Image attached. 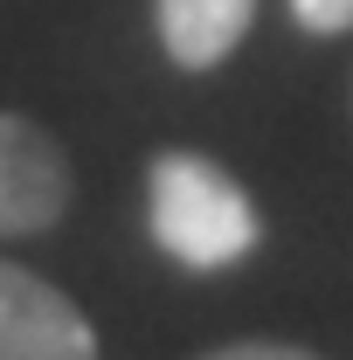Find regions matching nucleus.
<instances>
[{"label":"nucleus","mask_w":353,"mask_h":360,"mask_svg":"<svg viewBox=\"0 0 353 360\" xmlns=\"http://www.w3.org/2000/svg\"><path fill=\"white\" fill-rule=\"evenodd\" d=\"M70 201H77V174L63 139L21 111H0V243L49 236L70 215Z\"/></svg>","instance_id":"f03ea898"},{"label":"nucleus","mask_w":353,"mask_h":360,"mask_svg":"<svg viewBox=\"0 0 353 360\" xmlns=\"http://www.w3.org/2000/svg\"><path fill=\"white\" fill-rule=\"evenodd\" d=\"M0 360H97V326L42 270L0 257Z\"/></svg>","instance_id":"7ed1b4c3"},{"label":"nucleus","mask_w":353,"mask_h":360,"mask_svg":"<svg viewBox=\"0 0 353 360\" xmlns=\"http://www.w3.org/2000/svg\"><path fill=\"white\" fill-rule=\"evenodd\" d=\"M201 360H319V354L291 347V340H229V347H208Z\"/></svg>","instance_id":"423d86ee"},{"label":"nucleus","mask_w":353,"mask_h":360,"mask_svg":"<svg viewBox=\"0 0 353 360\" xmlns=\"http://www.w3.org/2000/svg\"><path fill=\"white\" fill-rule=\"evenodd\" d=\"M257 21V0H153L160 49L180 70H222Z\"/></svg>","instance_id":"20e7f679"},{"label":"nucleus","mask_w":353,"mask_h":360,"mask_svg":"<svg viewBox=\"0 0 353 360\" xmlns=\"http://www.w3.org/2000/svg\"><path fill=\"white\" fill-rule=\"evenodd\" d=\"M291 21L305 35H347L353 28V0H291Z\"/></svg>","instance_id":"39448f33"},{"label":"nucleus","mask_w":353,"mask_h":360,"mask_svg":"<svg viewBox=\"0 0 353 360\" xmlns=\"http://www.w3.org/2000/svg\"><path fill=\"white\" fill-rule=\"evenodd\" d=\"M146 222L153 243L180 270H236L264 243V215L243 194V180L222 174L208 153H153L146 167Z\"/></svg>","instance_id":"f257e3e1"}]
</instances>
